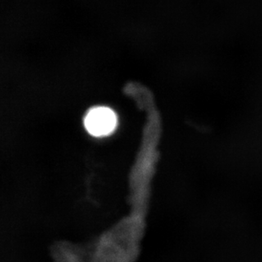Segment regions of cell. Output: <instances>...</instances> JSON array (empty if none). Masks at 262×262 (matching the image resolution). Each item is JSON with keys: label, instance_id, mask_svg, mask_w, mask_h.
<instances>
[{"label": "cell", "instance_id": "cell-1", "mask_svg": "<svg viewBox=\"0 0 262 262\" xmlns=\"http://www.w3.org/2000/svg\"><path fill=\"white\" fill-rule=\"evenodd\" d=\"M83 124L86 130L95 137L111 135L118 125V117L107 106H94L86 114Z\"/></svg>", "mask_w": 262, "mask_h": 262}]
</instances>
